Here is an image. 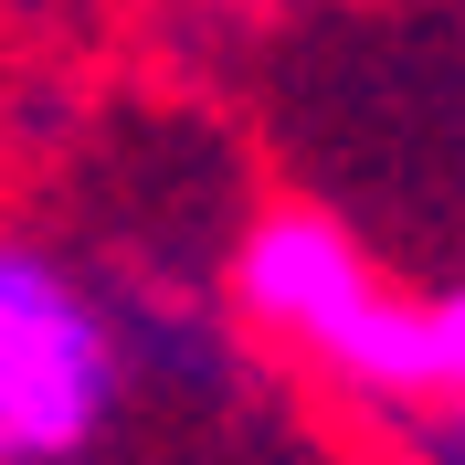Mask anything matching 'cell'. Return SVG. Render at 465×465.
Returning a JSON list of instances; mask_svg holds the SVG:
<instances>
[{
	"label": "cell",
	"instance_id": "obj_1",
	"mask_svg": "<svg viewBox=\"0 0 465 465\" xmlns=\"http://www.w3.org/2000/svg\"><path fill=\"white\" fill-rule=\"evenodd\" d=\"M243 318L307 349L371 402H423V307L381 286V264L349 243L328 212H264L232 254Z\"/></svg>",
	"mask_w": 465,
	"mask_h": 465
},
{
	"label": "cell",
	"instance_id": "obj_3",
	"mask_svg": "<svg viewBox=\"0 0 465 465\" xmlns=\"http://www.w3.org/2000/svg\"><path fill=\"white\" fill-rule=\"evenodd\" d=\"M423 402H465V286L423 296Z\"/></svg>",
	"mask_w": 465,
	"mask_h": 465
},
{
	"label": "cell",
	"instance_id": "obj_2",
	"mask_svg": "<svg viewBox=\"0 0 465 465\" xmlns=\"http://www.w3.org/2000/svg\"><path fill=\"white\" fill-rule=\"evenodd\" d=\"M116 328L54 254L0 243V465H74L116 423Z\"/></svg>",
	"mask_w": 465,
	"mask_h": 465
}]
</instances>
